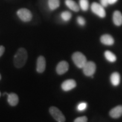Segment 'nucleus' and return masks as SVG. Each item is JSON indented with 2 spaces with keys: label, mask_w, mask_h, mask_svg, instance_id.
Segmentation results:
<instances>
[{
  "label": "nucleus",
  "mask_w": 122,
  "mask_h": 122,
  "mask_svg": "<svg viewBox=\"0 0 122 122\" xmlns=\"http://www.w3.org/2000/svg\"><path fill=\"white\" fill-rule=\"evenodd\" d=\"M27 52L24 48H20L15 53L14 57V63L16 68H22L27 62Z\"/></svg>",
  "instance_id": "obj_1"
},
{
  "label": "nucleus",
  "mask_w": 122,
  "mask_h": 122,
  "mask_svg": "<svg viewBox=\"0 0 122 122\" xmlns=\"http://www.w3.org/2000/svg\"><path fill=\"white\" fill-rule=\"evenodd\" d=\"M72 59L75 65L79 68H83L87 62L86 58L84 55L79 51H76L72 54Z\"/></svg>",
  "instance_id": "obj_2"
},
{
  "label": "nucleus",
  "mask_w": 122,
  "mask_h": 122,
  "mask_svg": "<svg viewBox=\"0 0 122 122\" xmlns=\"http://www.w3.org/2000/svg\"><path fill=\"white\" fill-rule=\"evenodd\" d=\"M49 112L53 118L57 122H65L66 120L65 117L61 112L60 110L54 106L50 107Z\"/></svg>",
  "instance_id": "obj_3"
},
{
  "label": "nucleus",
  "mask_w": 122,
  "mask_h": 122,
  "mask_svg": "<svg viewBox=\"0 0 122 122\" xmlns=\"http://www.w3.org/2000/svg\"><path fill=\"white\" fill-rule=\"evenodd\" d=\"M96 64L92 61H87L85 65L83 67V71L85 75L87 76L93 77V75L96 72Z\"/></svg>",
  "instance_id": "obj_4"
},
{
  "label": "nucleus",
  "mask_w": 122,
  "mask_h": 122,
  "mask_svg": "<svg viewBox=\"0 0 122 122\" xmlns=\"http://www.w3.org/2000/svg\"><path fill=\"white\" fill-rule=\"evenodd\" d=\"M91 10L94 14L100 18H103L106 16V11L104 7L97 2H93L91 5Z\"/></svg>",
  "instance_id": "obj_5"
},
{
  "label": "nucleus",
  "mask_w": 122,
  "mask_h": 122,
  "mask_svg": "<svg viewBox=\"0 0 122 122\" xmlns=\"http://www.w3.org/2000/svg\"><path fill=\"white\" fill-rule=\"evenodd\" d=\"M17 15L20 19L24 22H30L32 18L31 12L28 9L25 8L19 9L17 11Z\"/></svg>",
  "instance_id": "obj_6"
},
{
  "label": "nucleus",
  "mask_w": 122,
  "mask_h": 122,
  "mask_svg": "<svg viewBox=\"0 0 122 122\" xmlns=\"http://www.w3.org/2000/svg\"><path fill=\"white\" fill-rule=\"evenodd\" d=\"M76 83L73 79H68L65 80L62 83L61 85L62 89L65 92H68L71 91L76 87Z\"/></svg>",
  "instance_id": "obj_7"
},
{
  "label": "nucleus",
  "mask_w": 122,
  "mask_h": 122,
  "mask_svg": "<svg viewBox=\"0 0 122 122\" xmlns=\"http://www.w3.org/2000/svg\"><path fill=\"white\" fill-rule=\"evenodd\" d=\"M69 65L66 61H61L57 65L56 67V71L58 75H63L68 70Z\"/></svg>",
  "instance_id": "obj_8"
},
{
  "label": "nucleus",
  "mask_w": 122,
  "mask_h": 122,
  "mask_svg": "<svg viewBox=\"0 0 122 122\" xmlns=\"http://www.w3.org/2000/svg\"><path fill=\"white\" fill-rule=\"evenodd\" d=\"M46 68V61L43 56H40L37 58L36 70L39 73H42Z\"/></svg>",
  "instance_id": "obj_9"
},
{
  "label": "nucleus",
  "mask_w": 122,
  "mask_h": 122,
  "mask_svg": "<svg viewBox=\"0 0 122 122\" xmlns=\"http://www.w3.org/2000/svg\"><path fill=\"white\" fill-rule=\"evenodd\" d=\"M111 118L117 119L122 115V105H119L112 109L109 112Z\"/></svg>",
  "instance_id": "obj_10"
},
{
  "label": "nucleus",
  "mask_w": 122,
  "mask_h": 122,
  "mask_svg": "<svg viewBox=\"0 0 122 122\" xmlns=\"http://www.w3.org/2000/svg\"><path fill=\"white\" fill-rule=\"evenodd\" d=\"M100 41L103 45L111 46L114 44V39L111 35L106 34L103 35L100 38Z\"/></svg>",
  "instance_id": "obj_11"
},
{
  "label": "nucleus",
  "mask_w": 122,
  "mask_h": 122,
  "mask_svg": "<svg viewBox=\"0 0 122 122\" xmlns=\"http://www.w3.org/2000/svg\"><path fill=\"white\" fill-rule=\"evenodd\" d=\"M112 20L117 26H120L122 24V14L119 11H114L112 16Z\"/></svg>",
  "instance_id": "obj_12"
},
{
  "label": "nucleus",
  "mask_w": 122,
  "mask_h": 122,
  "mask_svg": "<svg viewBox=\"0 0 122 122\" xmlns=\"http://www.w3.org/2000/svg\"><path fill=\"white\" fill-rule=\"evenodd\" d=\"M7 101L8 103L11 105V106H15L19 102V98L18 96L16 94L11 93L8 94L7 97Z\"/></svg>",
  "instance_id": "obj_13"
},
{
  "label": "nucleus",
  "mask_w": 122,
  "mask_h": 122,
  "mask_svg": "<svg viewBox=\"0 0 122 122\" xmlns=\"http://www.w3.org/2000/svg\"><path fill=\"white\" fill-rule=\"evenodd\" d=\"M65 4L66 6L68 7L70 10H72L75 12H77L80 10V7L75 2L74 0H66Z\"/></svg>",
  "instance_id": "obj_14"
},
{
  "label": "nucleus",
  "mask_w": 122,
  "mask_h": 122,
  "mask_svg": "<svg viewBox=\"0 0 122 122\" xmlns=\"http://www.w3.org/2000/svg\"><path fill=\"white\" fill-rule=\"evenodd\" d=\"M110 81L112 85L117 86L120 84V76L118 72H114L111 75Z\"/></svg>",
  "instance_id": "obj_15"
},
{
  "label": "nucleus",
  "mask_w": 122,
  "mask_h": 122,
  "mask_svg": "<svg viewBox=\"0 0 122 122\" xmlns=\"http://www.w3.org/2000/svg\"><path fill=\"white\" fill-rule=\"evenodd\" d=\"M105 58L110 62H115L117 61V57L110 50H106L104 53Z\"/></svg>",
  "instance_id": "obj_16"
},
{
  "label": "nucleus",
  "mask_w": 122,
  "mask_h": 122,
  "mask_svg": "<svg viewBox=\"0 0 122 122\" xmlns=\"http://www.w3.org/2000/svg\"><path fill=\"white\" fill-rule=\"evenodd\" d=\"M48 4L50 10H54L59 7L60 1L59 0H48Z\"/></svg>",
  "instance_id": "obj_17"
},
{
  "label": "nucleus",
  "mask_w": 122,
  "mask_h": 122,
  "mask_svg": "<svg viewBox=\"0 0 122 122\" xmlns=\"http://www.w3.org/2000/svg\"><path fill=\"white\" fill-rule=\"evenodd\" d=\"M79 6L83 11H87L89 9V1L88 0H80Z\"/></svg>",
  "instance_id": "obj_18"
},
{
  "label": "nucleus",
  "mask_w": 122,
  "mask_h": 122,
  "mask_svg": "<svg viewBox=\"0 0 122 122\" xmlns=\"http://www.w3.org/2000/svg\"><path fill=\"white\" fill-rule=\"evenodd\" d=\"M61 17L63 21H65V22H68V21H69L71 19V17H72V14L69 11H65L61 13Z\"/></svg>",
  "instance_id": "obj_19"
},
{
  "label": "nucleus",
  "mask_w": 122,
  "mask_h": 122,
  "mask_svg": "<svg viewBox=\"0 0 122 122\" xmlns=\"http://www.w3.org/2000/svg\"><path fill=\"white\" fill-rule=\"evenodd\" d=\"M87 108V103L84 102L79 103L77 106V109L79 111H83Z\"/></svg>",
  "instance_id": "obj_20"
},
{
  "label": "nucleus",
  "mask_w": 122,
  "mask_h": 122,
  "mask_svg": "<svg viewBox=\"0 0 122 122\" xmlns=\"http://www.w3.org/2000/svg\"><path fill=\"white\" fill-rule=\"evenodd\" d=\"M77 22L80 26H84L85 24V20L81 16H78L77 18Z\"/></svg>",
  "instance_id": "obj_21"
},
{
  "label": "nucleus",
  "mask_w": 122,
  "mask_h": 122,
  "mask_svg": "<svg viewBox=\"0 0 122 122\" xmlns=\"http://www.w3.org/2000/svg\"><path fill=\"white\" fill-rule=\"evenodd\" d=\"M88 118L86 117H81L75 119L74 122H87Z\"/></svg>",
  "instance_id": "obj_22"
},
{
  "label": "nucleus",
  "mask_w": 122,
  "mask_h": 122,
  "mask_svg": "<svg viewBox=\"0 0 122 122\" xmlns=\"http://www.w3.org/2000/svg\"><path fill=\"white\" fill-rule=\"evenodd\" d=\"M100 4L103 7H107L109 5V0H100Z\"/></svg>",
  "instance_id": "obj_23"
},
{
  "label": "nucleus",
  "mask_w": 122,
  "mask_h": 122,
  "mask_svg": "<svg viewBox=\"0 0 122 122\" xmlns=\"http://www.w3.org/2000/svg\"><path fill=\"white\" fill-rule=\"evenodd\" d=\"M5 51V48L2 45H0V57L2 56Z\"/></svg>",
  "instance_id": "obj_24"
},
{
  "label": "nucleus",
  "mask_w": 122,
  "mask_h": 122,
  "mask_svg": "<svg viewBox=\"0 0 122 122\" xmlns=\"http://www.w3.org/2000/svg\"><path fill=\"white\" fill-rule=\"evenodd\" d=\"M118 1V0H109V5H113L115 4Z\"/></svg>",
  "instance_id": "obj_25"
},
{
  "label": "nucleus",
  "mask_w": 122,
  "mask_h": 122,
  "mask_svg": "<svg viewBox=\"0 0 122 122\" xmlns=\"http://www.w3.org/2000/svg\"><path fill=\"white\" fill-rule=\"evenodd\" d=\"M1 79V74H0V80Z\"/></svg>",
  "instance_id": "obj_26"
},
{
  "label": "nucleus",
  "mask_w": 122,
  "mask_h": 122,
  "mask_svg": "<svg viewBox=\"0 0 122 122\" xmlns=\"http://www.w3.org/2000/svg\"><path fill=\"white\" fill-rule=\"evenodd\" d=\"M0 96H1V93H0Z\"/></svg>",
  "instance_id": "obj_27"
}]
</instances>
